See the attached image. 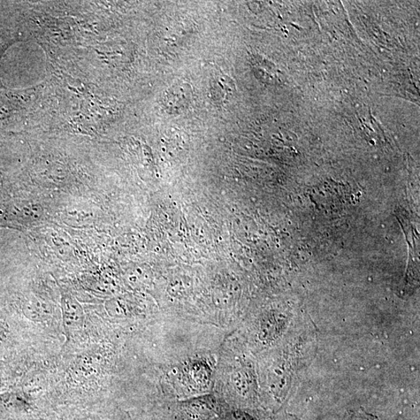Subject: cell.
<instances>
[{"mask_svg": "<svg viewBox=\"0 0 420 420\" xmlns=\"http://www.w3.org/2000/svg\"><path fill=\"white\" fill-rule=\"evenodd\" d=\"M64 323L67 332H78L83 324L84 315L80 304L66 295L63 299Z\"/></svg>", "mask_w": 420, "mask_h": 420, "instance_id": "1", "label": "cell"}]
</instances>
